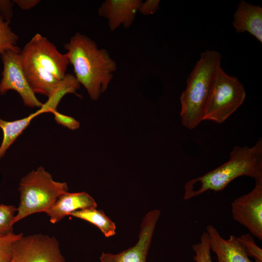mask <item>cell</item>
I'll return each mask as SVG.
<instances>
[{
	"label": "cell",
	"instance_id": "1",
	"mask_svg": "<svg viewBox=\"0 0 262 262\" xmlns=\"http://www.w3.org/2000/svg\"><path fill=\"white\" fill-rule=\"evenodd\" d=\"M64 48L75 77L87 90L89 97L96 101L108 88L117 65L108 51L98 48L89 37L76 33Z\"/></svg>",
	"mask_w": 262,
	"mask_h": 262
},
{
	"label": "cell",
	"instance_id": "2",
	"mask_svg": "<svg viewBox=\"0 0 262 262\" xmlns=\"http://www.w3.org/2000/svg\"><path fill=\"white\" fill-rule=\"evenodd\" d=\"M21 65L34 94L49 97L66 75L69 62L46 37L35 34L19 53Z\"/></svg>",
	"mask_w": 262,
	"mask_h": 262
},
{
	"label": "cell",
	"instance_id": "3",
	"mask_svg": "<svg viewBox=\"0 0 262 262\" xmlns=\"http://www.w3.org/2000/svg\"><path fill=\"white\" fill-rule=\"evenodd\" d=\"M241 176L253 178L255 181L262 180V138L252 147L235 146L227 162L201 176L187 181L184 185L183 199H190L210 190L222 191Z\"/></svg>",
	"mask_w": 262,
	"mask_h": 262
},
{
	"label": "cell",
	"instance_id": "4",
	"mask_svg": "<svg viewBox=\"0 0 262 262\" xmlns=\"http://www.w3.org/2000/svg\"><path fill=\"white\" fill-rule=\"evenodd\" d=\"M221 54L215 50L201 52L187 77L186 88L180 97V116L182 125L189 130L196 128L202 121L206 103L216 71L221 66Z\"/></svg>",
	"mask_w": 262,
	"mask_h": 262
},
{
	"label": "cell",
	"instance_id": "5",
	"mask_svg": "<svg viewBox=\"0 0 262 262\" xmlns=\"http://www.w3.org/2000/svg\"><path fill=\"white\" fill-rule=\"evenodd\" d=\"M20 202L13 224L32 214L45 213L62 194L68 191L67 183L53 180L42 166L33 170L20 180Z\"/></svg>",
	"mask_w": 262,
	"mask_h": 262
},
{
	"label": "cell",
	"instance_id": "6",
	"mask_svg": "<svg viewBox=\"0 0 262 262\" xmlns=\"http://www.w3.org/2000/svg\"><path fill=\"white\" fill-rule=\"evenodd\" d=\"M246 96L243 83L220 66L206 103L202 121L223 123L242 105Z\"/></svg>",
	"mask_w": 262,
	"mask_h": 262
},
{
	"label": "cell",
	"instance_id": "7",
	"mask_svg": "<svg viewBox=\"0 0 262 262\" xmlns=\"http://www.w3.org/2000/svg\"><path fill=\"white\" fill-rule=\"evenodd\" d=\"M10 262H66L53 236L37 234L22 236L14 244Z\"/></svg>",
	"mask_w": 262,
	"mask_h": 262
},
{
	"label": "cell",
	"instance_id": "8",
	"mask_svg": "<svg viewBox=\"0 0 262 262\" xmlns=\"http://www.w3.org/2000/svg\"><path fill=\"white\" fill-rule=\"evenodd\" d=\"M19 53L7 50L0 54L3 69L0 81V95L13 90L18 93L25 106L39 109L43 103L37 98L29 85L21 65Z\"/></svg>",
	"mask_w": 262,
	"mask_h": 262
},
{
	"label": "cell",
	"instance_id": "9",
	"mask_svg": "<svg viewBox=\"0 0 262 262\" xmlns=\"http://www.w3.org/2000/svg\"><path fill=\"white\" fill-rule=\"evenodd\" d=\"M231 212L234 220L262 240V180L255 181L251 191L232 202Z\"/></svg>",
	"mask_w": 262,
	"mask_h": 262
},
{
	"label": "cell",
	"instance_id": "10",
	"mask_svg": "<svg viewBox=\"0 0 262 262\" xmlns=\"http://www.w3.org/2000/svg\"><path fill=\"white\" fill-rule=\"evenodd\" d=\"M159 210L148 212L144 217L135 245L118 254L102 252L99 257L100 262H146L148 250L157 222L160 216Z\"/></svg>",
	"mask_w": 262,
	"mask_h": 262
},
{
	"label": "cell",
	"instance_id": "11",
	"mask_svg": "<svg viewBox=\"0 0 262 262\" xmlns=\"http://www.w3.org/2000/svg\"><path fill=\"white\" fill-rule=\"evenodd\" d=\"M142 2L141 0H106L98 8V13L107 19L111 31L121 25L128 29L132 24Z\"/></svg>",
	"mask_w": 262,
	"mask_h": 262
},
{
	"label": "cell",
	"instance_id": "12",
	"mask_svg": "<svg viewBox=\"0 0 262 262\" xmlns=\"http://www.w3.org/2000/svg\"><path fill=\"white\" fill-rule=\"evenodd\" d=\"M206 229L210 249L216 254L218 262H253L238 237L231 235L224 239L212 225H207Z\"/></svg>",
	"mask_w": 262,
	"mask_h": 262
},
{
	"label": "cell",
	"instance_id": "13",
	"mask_svg": "<svg viewBox=\"0 0 262 262\" xmlns=\"http://www.w3.org/2000/svg\"><path fill=\"white\" fill-rule=\"evenodd\" d=\"M97 207L95 199L87 193L67 192L60 195L45 213L55 224L74 211Z\"/></svg>",
	"mask_w": 262,
	"mask_h": 262
},
{
	"label": "cell",
	"instance_id": "14",
	"mask_svg": "<svg viewBox=\"0 0 262 262\" xmlns=\"http://www.w3.org/2000/svg\"><path fill=\"white\" fill-rule=\"evenodd\" d=\"M232 25L237 33L248 32L262 43V7L241 0L233 15Z\"/></svg>",
	"mask_w": 262,
	"mask_h": 262
},
{
	"label": "cell",
	"instance_id": "15",
	"mask_svg": "<svg viewBox=\"0 0 262 262\" xmlns=\"http://www.w3.org/2000/svg\"><path fill=\"white\" fill-rule=\"evenodd\" d=\"M38 115L35 112L25 118L13 121H7L0 118V128L3 134L0 146V159L4 156L7 149L28 126L31 121Z\"/></svg>",
	"mask_w": 262,
	"mask_h": 262
},
{
	"label": "cell",
	"instance_id": "16",
	"mask_svg": "<svg viewBox=\"0 0 262 262\" xmlns=\"http://www.w3.org/2000/svg\"><path fill=\"white\" fill-rule=\"evenodd\" d=\"M80 87V83L74 75L66 74L59 87L49 97L47 101L43 104L42 106L38 110L39 114L45 113H52L57 110V107L63 97L68 93H73L77 96H81L76 93Z\"/></svg>",
	"mask_w": 262,
	"mask_h": 262
},
{
	"label": "cell",
	"instance_id": "17",
	"mask_svg": "<svg viewBox=\"0 0 262 262\" xmlns=\"http://www.w3.org/2000/svg\"><path fill=\"white\" fill-rule=\"evenodd\" d=\"M88 221L97 226L106 237L112 236L115 234V224L108 217L102 210L91 208L74 211L70 214Z\"/></svg>",
	"mask_w": 262,
	"mask_h": 262
},
{
	"label": "cell",
	"instance_id": "18",
	"mask_svg": "<svg viewBox=\"0 0 262 262\" xmlns=\"http://www.w3.org/2000/svg\"><path fill=\"white\" fill-rule=\"evenodd\" d=\"M9 21L0 16V54L7 50L19 53L21 49L17 46L18 36L10 27Z\"/></svg>",
	"mask_w": 262,
	"mask_h": 262
},
{
	"label": "cell",
	"instance_id": "19",
	"mask_svg": "<svg viewBox=\"0 0 262 262\" xmlns=\"http://www.w3.org/2000/svg\"><path fill=\"white\" fill-rule=\"evenodd\" d=\"M16 208L13 205L0 204V237L14 233L13 220Z\"/></svg>",
	"mask_w": 262,
	"mask_h": 262
},
{
	"label": "cell",
	"instance_id": "20",
	"mask_svg": "<svg viewBox=\"0 0 262 262\" xmlns=\"http://www.w3.org/2000/svg\"><path fill=\"white\" fill-rule=\"evenodd\" d=\"M192 249L195 253L194 260L196 262H212L208 235L206 231L202 233L199 242L193 245Z\"/></svg>",
	"mask_w": 262,
	"mask_h": 262
},
{
	"label": "cell",
	"instance_id": "21",
	"mask_svg": "<svg viewBox=\"0 0 262 262\" xmlns=\"http://www.w3.org/2000/svg\"><path fill=\"white\" fill-rule=\"evenodd\" d=\"M23 235V233H13L0 237V262H10L14 245Z\"/></svg>",
	"mask_w": 262,
	"mask_h": 262
},
{
	"label": "cell",
	"instance_id": "22",
	"mask_svg": "<svg viewBox=\"0 0 262 262\" xmlns=\"http://www.w3.org/2000/svg\"><path fill=\"white\" fill-rule=\"evenodd\" d=\"M238 238L246 249L249 256H252L255 259L262 261V250L256 244L250 233L241 235L238 237Z\"/></svg>",
	"mask_w": 262,
	"mask_h": 262
},
{
	"label": "cell",
	"instance_id": "23",
	"mask_svg": "<svg viewBox=\"0 0 262 262\" xmlns=\"http://www.w3.org/2000/svg\"><path fill=\"white\" fill-rule=\"evenodd\" d=\"M52 113L54 115V119L58 124L71 130H75L80 128V122L74 118L60 113L57 110Z\"/></svg>",
	"mask_w": 262,
	"mask_h": 262
},
{
	"label": "cell",
	"instance_id": "24",
	"mask_svg": "<svg viewBox=\"0 0 262 262\" xmlns=\"http://www.w3.org/2000/svg\"><path fill=\"white\" fill-rule=\"evenodd\" d=\"M159 0H147L142 2L138 12L144 15L154 14L159 8Z\"/></svg>",
	"mask_w": 262,
	"mask_h": 262
},
{
	"label": "cell",
	"instance_id": "25",
	"mask_svg": "<svg viewBox=\"0 0 262 262\" xmlns=\"http://www.w3.org/2000/svg\"><path fill=\"white\" fill-rule=\"evenodd\" d=\"M13 2L9 0H0V16L10 22L13 15Z\"/></svg>",
	"mask_w": 262,
	"mask_h": 262
},
{
	"label": "cell",
	"instance_id": "26",
	"mask_svg": "<svg viewBox=\"0 0 262 262\" xmlns=\"http://www.w3.org/2000/svg\"><path fill=\"white\" fill-rule=\"evenodd\" d=\"M13 3H15L23 10H28L38 4L40 0H14Z\"/></svg>",
	"mask_w": 262,
	"mask_h": 262
},
{
	"label": "cell",
	"instance_id": "27",
	"mask_svg": "<svg viewBox=\"0 0 262 262\" xmlns=\"http://www.w3.org/2000/svg\"><path fill=\"white\" fill-rule=\"evenodd\" d=\"M255 262H262V261L259 259H255Z\"/></svg>",
	"mask_w": 262,
	"mask_h": 262
}]
</instances>
